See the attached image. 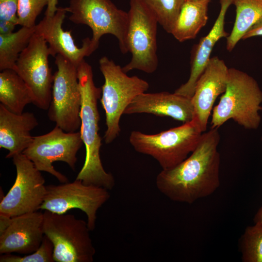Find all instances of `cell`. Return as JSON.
Returning a JSON list of instances; mask_svg holds the SVG:
<instances>
[{
	"label": "cell",
	"instance_id": "cell-26",
	"mask_svg": "<svg viewBox=\"0 0 262 262\" xmlns=\"http://www.w3.org/2000/svg\"><path fill=\"white\" fill-rule=\"evenodd\" d=\"M53 246L50 240L44 236L39 248L34 252L20 256L9 254H2L0 262H53Z\"/></svg>",
	"mask_w": 262,
	"mask_h": 262
},
{
	"label": "cell",
	"instance_id": "cell-1",
	"mask_svg": "<svg viewBox=\"0 0 262 262\" xmlns=\"http://www.w3.org/2000/svg\"><path fill=\"white\" fill-rule=\"evenodd\" d=\"M217 129L202 133L189 157L172 168L162 170L155 181L159 192L172 201L192 204L218 189L220 156Z\"/></svg>",
	"mask_w": 262,
	"mask_h": 262
},
{
	"label": "cell",
	"instance_id": "cell-34",
	"mask_svg": "<svg viewBox=\"0 0 262 262\" xmlns=\"http://www.w3.org/2000/svg\"><path fill=\"white\" fill-rule=\"evenodd\" d=\"M191 0V1H201V0Z\"/></svg>",
	"mask_w": 262,
	"mask_h": 262
},
{
	"label": "cell",
	"instance_id": "cell-29",
	"mask_svg": "<svg viewBox=\"0 0 262 262\" xmlns=\"http://www.w3.org/2000/svg\"><path fill=\"white\" fill-rule=\"evenodd\" d=\"M17 24L10 21L0 20V34H7L13 32Z\"/></svg>",
	"mask_w": 262,
	"mask_h": 262
},
{
	"label": "cell",
	"instance_id": "cell-5",
	"mask_svg": "<svg viewBox=\"0 0 262 262\" xmlns=\"http://www.w3.org/2000/svg\"><path fill=\"white\" fill-rule=\"evenodd\" d=\"M202 132L197 121L193 118L181 126L157 134L132 131L129 141L135 151L150 156L162 169H166L188 157L197 146Z\"/></svg>",
	"mask_w": 262,
	"mask_h": 262
},
{
	"label": "cell",
	"instance_id": "cell-11",
	"mask_svg": "<svg viewBox=\"0 0 262 262\" xmlns=\"http://www.w3.org/2000/svg\"><path fill=\"white\" fill-rule=\"evenodd\" d=\"M46 187V194L40 210L60 214L73 209L81 210L86 215L91 231L95 228L98 211L110 197L108 190L85 184L76 179L73 182Z\"/></svg>",
	"mask_w": 262,
	"mask_h": 262
},
{
	"label": "cell",
	"instance_id": "cell-22",
	"mask_svg": "<svg viewBox=\"0 0 262 262\" xmlns=\"http://www.w3.org/2000/svg\"><path fill=\"white\" fill-rule=\"evenodd\" d=\"M236 16L231 33L227 37V49L232 51L253 26L262 22V0H233Z\"/></svg>",
	"mask_w": 262,
	"mask_h": 262
},
{
	"label": "cell",
	"instance_id": "cell-10",
	"mask_svg": "<svg viewBox=\"0 0 262 262\" xmlns=\"http://www.w3.org/2000/svg\"><path fill=\"white\" fill-rule=\"evenodd\" d=\"M83 143L79 131L66 132L56 126L49 132L33 136V140L22 153L40 171L46 172L60 182H68L67 178L57 171L52 164L65 162L73 170L77 162V154Z\"/></svg>",
	"mask_w": 262,
	"mask_h": 262
},
{
	"label": "cell",
	"instance_id": "cell-33",
	"mask_svg": "<svg viewBox=\"0 0 262 262\" xmlns=\"http://www.w3.org/2000/svg\"><path fill=\"white\" fill-rule=\"evenodd\" d=\"M254 224L262 226V205L254 217Z\"/></svg>",
	"mask_w": 262,
	"mask_h": 262
},
{
	"label": "cell",
	"instance_id": "cell-27",
	"mask_svg": "<svg viewBox=\"0 0 262 262\" xmlns=\"http://www.w3.org/2000/svg\"><path fill=\"white\" fill-rule=\"evenodd\" d=\"M49 0H17L18 25L33 27L37 16L48 4Z\"/></svg>",
	"mask_w": 262,
	"mask_h": 262
},
{
	"label": "cell",
	"instance_id": "cell-7",
	"mask_svg": "<svg viewBox=\"0 0 262 262\" xmlns=\"http://www.w3.org/2000/svg\"><path fill=\"white\" fill-rule=\"evenodd\" d=\"M68 18L77 24L90 27L92 46L96 50L102 35L110 34L118 41L121 52H129L127 44L128 13L118 8L110 0H70L66 7Z\"/></svg>",
	"mask_w": 262,
	"mask_h": 262
},
{
	"label": "cell",
	"instance_id": "cell-4",
	"mask_svg": "<svg viewBox=\"0 0 262 262\" xmlns=\"http://www.w3.org/2000/svg\"><path fill=\"white\" fill-rule=\"evenodd\" d=\"M99 66L104 78L100 98L107 127L104 139L110 144L119 134L120 119L126 108L137 95L148 90L149 84L136 76H128L122 67L106 56L99 60Z\"/></svg>",
	"mask_w": 262,
	"mask_h": 262
},
{
	"label": "cell",
	"instance_id": "cell-24",
	"mask_svg": "<svg viewBox=\"0 0 262 262\" xmlns=\"http://www.w3.org/2000/svg\"><path fill=\"white\" fill-rule=\"evenodd\" d=\"M155 16L158 23L169 33L184 0H139Z\"/></svg>",
	"mask_w": 262,
	"mask_h": 262
},
{
	"label": "cell",
	"instance_id": "cell-3",
	"mask_svg": "<svg viewBox=\"0 0 262 262\" xmlns=\"http://www.w3.org/2000/svg\"><path fill=\"white\" fill-rule=\"evenodd\" d=\"M262 102V91L257 82L244 71L229 68L226 90L213 109L211 128L218 129L232 119L246 129H257Z\"/></svg>",
	"mask_w": 262,
	"mask_h": 262
},
{
	"label": "cell",
	"instance_id": "cell-28",
	"mask_svg": "<svg viewBox=\"0 0 262 262\" xmlns=\"http://www.w3.org/2000/svg\"><path fill=\"white\" fill-rule=\"evenodd\" d=\"M17 0H0V20L10 21L18 25Z\"/></svg>",
	"mask_w": 262,
	"mask_h": 262
},
{
	"label": "cell",
	"instance_id": "cell-20",
	"mask_svg": "<svg viewBox=\"0 0 262 262\" xmlns=\"http://www.w3.org/2000/svg\"><path fill=\"white\" fill-rule=\"evenodd\" d=\"M210 0H184L170 34L180 42L195 38L207 23Z\"/></svg>",
	"mask_w": 262,
	"mask_h": 262
},
{
	"label": "cell",
	"instance_id": "cell-19",
	"mask_svg": "<svg viewBox=\"0 0 262 262\" xmlns=\"http://www.w3.org/2000/svg\"><path fill=\"white\" fill-rule=\"evenodd\" d=\"M38 125L33 113H13L0 104V148L8 150L6 158L22 153L32 143L31 132Z\"/></svg>",
	"mask_w": 262,
	"mask_h": 262
},
{
	"label": "cell",
	"instance_id": "cell-21",
	"mask_svg": "<svg viewBox=\"0 0 262 262\" xmlns=\"http://www.w3.org/2000/svg\"><path fill=\"white\" fill-rule=\"evenodd\" d=\"M0 102L8 110L17 114L23 113L28 104L34 103L32 92L14 70L0 71Z\"/></svg>",
	"mask_w": 262,
	"mask_h": 262
},
{
	"label": "cell",
	"instance_id": "cell-15",
	"mask_svg": "<svg viewBox=\"0 0 262 262\" xmlns=\"http://www.w3.org/2000/svg\"><path fill=\"white\" fill-rule=\"evenodd\" d=\"M229 68L218 57H211L196 83L191 98L193 118L197 121L202 132L206 130L216 99L226 90Z\"/></svg>",
	"mask_w": 262,
	"mask_h": 262
},
{
	"label": "cell",
	"instance_id": "cell-32",
	"mask_svg": "<svg viewBox=\"0 0 262 262\" xmlns=\"http://www.w3.org/2000/svg\"><path fill=\"white\" fill-rule=\"evenodd\" d=\"M11 218L5 214L0 213V233L4 231L8 227Z\"/></svg>",
	"mask_w": 262,
	"mask_h": 262
},
{
	"label": "cell",
	"instance_id": "cell-2",
	"mask_svg": "<svg viewBox=\"0 0 262 262\" xmlns=\"http://www.w3.org/2000/svg\"><path fill=\"white\" fill-rule=\"evenodd\" d=\"M77 70L82 96L80 132L86 155L76 179L81 180L85 184L101 187L109 191L115 186V179L112 174L105 170L100 157L101 142L98 133V100L101 95V88L95 85L92 68L84 60L78 65Z\"/></svg>",
	"mask_w": 262,
	"mask_h": 262
},
{
	"label": "cell",
	"instance_id": "cell-23",
	"mask_svg": "<svg viewBox=\"0 0 262 262\" xmlns=\"http://www.w3.org/2000/svg\"><path fill=\"white\" fill-rule=\"evenodd\" d=\"M35 26L21 27L15 32L0 34V71L5 69L15 70L19 55L28 46L35 33Z\"/></svg>",
	"mask_w": 262,
	"mask_h": 262
},
{
	"label": "cell",
	"instance_id": "cell-14",
	"mask_svg": "<svg viewBox=\"0 0 262 262\" xmlns=\"http://www.w3.org/2000/svg\"><path fill=\"white\" fill-rule=\"evenodd\" d=\"M67 11L66 7H58L52 16H45L35 26V33L47 42L51 56L59 54L78 66L96 50L92 46L91 39L84 38L81 47L74 42L71 31H64L62 25Z\"/></svg>",
	"mask_w": 262,
	"mask_h": 262
},
{
	"label": "cell",
	"instance_id": "cell-18",
	"mask_svg": "<svg viewBox=\"0 0 262 262\" xmlns=\"http://www.w3.org/2000/svg\"><path fill=\"white\" fill-rule=\"evenodd\" d=\"M233 1V0H219L220 10L213 27L192 50L189 77L174 93L189 98L193 96L196 83L210 61L214 46L221 38L227 37L229 35L225 30V20L227 11Z\"/></svg>",
	"mask_w": 262,
	"mask_h": 262
},
{
	"label": "cell",
	"instance_id": "cell-31",
	"mask_svg": "<svg viewBox=\"0 0 262 262\" xmlns=\"http://www.w3.org/2000/svg\"><path fill=\"white\" fill-rule=\"evenodd\" d=\"M58 2V0H49L45 16H52L54 15L58 8L57 6Z\"/></svg>",
	"mask_w": 262,
	"mask_h": 262
},
{
	"label": "cell",
	"instance_id": "cell-35",
	"mask_svg": "<svg viewBox=\"0 0 262 262\" xmlns=\"http://www.w3.org/2000/svg\"><path fill=\"white\" fill-rule=\"evenodd\" d=\"M261 140H262V137H261Z\"/></svg>",
	"mask_w": 262,
	"mask_h": 262
},
{
	"label": "cell",
	"instance_id": "cell-17",
	"mask_svg": "<svg viewBox=\"0 0 262 262\" xmlns=\"http://www.w3.org/2000/svg\"><path fill=\"white\" fill-rule=\"evenodd\" d=\"M150 114L168 116L183 123L194 117L191 98L168 92L141 93L137 95L126 108L124 114Z\"/></svg>",
	"mask_w": 262,
	"mask_h": 262
},
{
	"label": "cell",
	"instance_id": "cell-8",
	"mask_svg": "<svg viewBox=\"0 0 262 262\" xmlns=\"http://www.w3.org/2000/svg\"><path fill=\"white\" fill-rule=\"evenodd\" d=\"M127 33V44L131 54L130 61L122 67L127 73L137 69L152 73L157 69L158 20L139 0H130Z\"/></svg>",
	"mask_w": 262,
	"mask_h": 262
},
{
	"label": "cell",
	"instance_id": "cell-13",
	"mask_svg": "<svg viewBox=\"0 0 262 262\" xmlns=\"http://www.w3.org/2000/svg\"><path fill=\"white\" fill-rule=\"evenodd\" d=\"M49 46L40 35L34 33L28 46L20 53L16 71L32 92L33 104L48 110L51 100L53 75L49 66Z\"/></svg>",
	"mask_w": 262,
	"mask_h": 262
},
{
	"label": "cell",
	"instance_id": "cell-16",
	"mask_svg": "<svg viewBox=\"0 0 262 262\" xmlns=\"http://www.w3.org/2000/svg\"><path fill=\"white\" fill-rule=\"evenodd\" d=\"M43 222L44 214L38 211L12 217L8 227L0 233V253L35 251L45 236Z\"/></svg>",
	"mask_w": 262,
	"mask_h": 262
},
{
	"label": "cell",
	"instance_id": "cell-12",
	"mask_svg": "<svg viewBox=\"0 0 262 262\" xmlns=\"http://www.w3.org/2000/svg\"><path fill=\"white\" fill-rule=\"evenodd\" d=\"M12 158L16 180L0 202V213L11 217L40 210L47 192L45 179L30 160L23 153Z\"/></svg>",
	"mask_w": 262,
	"mask_h": 262
},
{
	"label": "cell",
	"instance_id": "cell-25",
	"mask_svg": "<svg viewBox=\"0 0 262 262\" xmlns=\"http://www.w3.org/2000/svg\"><path fill=\"white\" fill-rule=\"evenodd\" d=\"M242 259L244 262H262V226L247 227L242 236Z\"/></svg>",
	"mask_w": 262,
	"mask_h": 262
},
{
	"label": "cell",
	"instance_id": "cell-9",
	"mask_svg": "<svg viewBox=\"0 0 262 262\" xmlns=\"http://www.w3.org/2000/svg\"><path fill=\"white\" fill-rule=\"evenodd\" d=\"M55 58L57 70L53 74L48 116L65 131H77L81 124L82 105L78 66L59 54Z\"/></svg>",
	"mask_w": 262,
	"mask_h": 262
},
{
	"label": "cell",
	"instance_id": "cell-30",
	"mask_svg": "<svg viewBox=\"0 0 262 262\" xmlns=\"http://www.w3.org/2000/svg\"><path fill=\"white\" fill-rule=\"evenodd\" d=\"M262 35V22L252 27L243 36L242 39Z\"/></svg>",
	"mask_w": 262,
	"mask_h": 262
},
{
	"label": "cell",
	"instance_id": "cell-6",
	"mask_svg": "<svg viewBox=\"0 0 262 262\" xmlns=\"http://www.w3.org/2000/svg\"><path fill=\"white\" fill-rule=\"evenodd\" d=\"M43 229L53 246L56 262H92L96 253L87 221L45 210Z\"/></svg>",
	"mask_w": 262,
	"mask_h": 262
}]
</instances>
